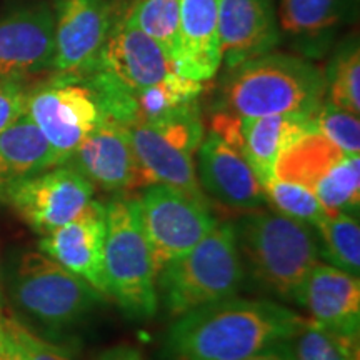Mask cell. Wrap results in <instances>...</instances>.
<instances>
[{"instance_id":"1","label":"cell","mask_w":360,"mask_h":360,"mask_svg":"<svg viewBox=\"0 0 360 360\" xmlns=\"http://www.w3.org/2000/svg\"><path fill=\"white\" fill-rule=\"evenodd\" d=\"M309 319L272 300L229 297L175 317L162 360H244L294 339Z\"/></svg>"},{"instance_id":"2","label":"cell","mask_w":360,"mask_h":360,"mask_svg":"<svg viewBox=\"0 0 360 360\" xmlns=\"http://www.w3.org/2000/svg\"><path fill=\"white\" fill-rule=\"evenodd\" d=\"M326 101V77L309 58L269 52L227 69L219 110L238 117L312 115Z\"/></svg>"},{"instance_id":"3","label":"cell","mask_w":360,"mask_h":360,"mask_svg":"<svg viewBox=\"0 0 360 360\" xmlns=\"http://www.w3.org/2000/svg\"><path fill=\"white\" fill-rule=\"evenodd\" d=\"M233 227L244 272L269 294L295 304L305 277L321 260L312 227L260 209L249 210Z\"/></svg>"},{"instance_id":"4","label":"cell","mask_w":360,"mask_h":360,"mask_svg":"<svg viewBox=\"0 0 360 360\" xmlns=\"http://www.w3.org/2000/svg\"><path fill=\"white\" fill-rule=\"evenodd\" d=\"M245 272L237 249L236 227L217 224L202 240L157 274L159 302L170 317L237 295Z\"/></svg>"},{"instance_id":"5","label":"cell","mask_w":360,"mask_h":360,"mask_svg":"<svg viewBox=\"0 0 360 360\" xmlns=\"http://www.w3.org/2000/svg\"><path fill=\"white\" fill-rule=\"evenodd\" d=\"M107 294L132 321H147L159 310L157 272L141 220L137 199L115 197L105 205Z\"/></svg>"},{"instance_id":"6","label":"cell","mask_w":360,"mask_h":360,"mask_svg":"<svg viewBox=\"0 0 360 360\" xmlns=\"http://www.w3.org/2000/svg\"><path fill=\"white\" fill-rule=\"evenodd\" d=\"M12 295L25 314L53 330L75 326L105 299L42 252L22 255L13 274Z\"/></svg>"},{"instance_id":"7","label":"cell","mask_w":360,"mask_h":360,"mask_svg":"<svg viewBox=\"0 0 360 360\" xmlns=\"http://www.w3.org/2000/svg\"><path fill=\"white\" fill-rule=\"evenodd\" d=\"M276 177L307 187L328 215L359 214V155L345 154L321 134L307 132L287 148L276 165Z\"/></svg>"},{"instance_id":"8","label":"cell","mask_w":360,"mask_h":360,"mask_svg":"<svg viewBox=\"0 0 360 360\" xmlns=\"http://www.w3.org/2000/svg\"><path fill=\"white\" fill-rule=\"evenodd\" d=\"M137 212L155 272L192 250L219 222L209 204L165 184H150L137 199Z\"/></svg>"},{"instance_id":"9","label":"cell","mask_w":360,"mask_h":360,"mask_svg":"<svg viewBox=\"0 0 360 360\" xmlns=\"http://www.w3.org/2000/svg\"><path fill=\"white\" fill-rule=\"evenodd\" d=\"M25 114L52 147L58 165L70 159L75 148L103 119L94 90L84 80L52 77L29 90Z\"/></svg>"},{"instance_id":"10","label":"cell","mask_w":360,"mask_h":360,"mask_svg":"<svg viewBox=\"0 0 360 360\" xmlns=\"http://www.w3.org/2000/svg\"><path fill=\"white\" fill-rule=\"evenodd\" d=\"M96 187L70 164L47 169L12 184L0 193L24 222L47 236L75 219L94 200Z\"/></svg>"},{"instance_id":"11","label":"cell","mask_w":360,"mask_h":360,"mask_svg":"<svg viewBox=\"0 0 360 360\" xmlns=\"http://www.w3.org/2000/svg\"><path fill=\"white\" fill-rule=\"evenodd\" d=\"M53 77L82 80L97 69L112 19L107 0L53 2Z\"/></svg>"},{"instance_id":"12","label":"cell","mask_w":360,"mask_h":360,"mask_svg":"<svg viewBox=\"0 0 360 360\" xmlns=\"http://www.w3.org/2000/svg\"><path fill=\"white\" fill-rule=\"evenodd\" d=\"M210 130L240 152L264 187L276 177V165L283 152L305 134L312 132V127L310 115L238 117L217 110Z\"/></svg>"},{"instance_id":"13","label":"cell","mask_w":360,"mask_h":360,"mask_svg":"<svg viewBox=\"0 0 360 360\" xmlns=\"http://www.w3.org/2000/svg\"><path fill=\"white\" fill-rule=\"evenodd\" d=\"M53 12L45 2L15 8L0 19V80H22L52 70Z\"/></svg>"},{"instance_id":"14","label":"cell","mask_w":360,"mask_h":360,"mask_svg":"<svg viewBox=\"0 0 360 360\" xmlns=\"http://www.w3.org/2000/svg\"><path fill=\"white\" fill-rule=\"evenodd\" d=\"M105 237V205L92 200L77 217L42 236L39 249L72 274L84 278L103 297H109L103 260Z\"/></svg>"},{"instance_id":"15","label":"cell","mask_w":360,"mask_h":360,"mask_svg":"<svg viewBox=\"0 0 360 360\" xmlns=\"http://www.w3.org/2000/svg\"><path fill=\"white\" fill-rule=\"evenodd\" d=\"M65 164L77 169L94 187L102 191L122 192L146 187L129 130L110 117H103Z\"/></svg>"},{"instance_id":"16","label":"cell","mask_w":360,"mask_h":360,"mask_svg":"<svg viewBox=\"0 0 360 360\" xmlns=\"http://www.w3.org/2000/svg\"><path fill=\"white\" fill-rule=\"evenodd\" d=\"M96 70L105 72L130 92H137L167 77L175 69L160 45L125 12L112 24Z\"/></svg>"},{"instance_id":"17","label":"cell","mask_w":360,"mask_h":360,"mask_svg":"<svg viewBox=\"0 0 360 360\" xmlns=\"http://www.w3.org/2000/svg\"><path fill=\"white\" fill-rule=\"evenodd\" d=\"M197 179L204 193L237 210L260 209L267 199L244 157L212 130L197 148Z\"/></svg>"},{"instance_id":"18","label":"cell","mask_w":360,"mask_h":360,"mask_svg":"<svg viewBox=\"0 0 360 360\" xmlns=\"http://www.w3.org/2000/svg\"><path fill=\"white\" fill-rule=\"evenodd\" d=\"M281 39L272 0H220L219 47L227 69L272 52Z\"/></svg>"},{"instance_id":"19","label":"cell","mask_w":360,"mask_h":360,"mask_svg":"<svg viewBox=\"0 0 360 360\" xmlns=\"http://www.w3.org/2000/svg\"><path fill=\"white\" fill-rule=\"evenodd\" d=\"M295 304L309 310L310 321L340 334L359 337V277L319 260L297 292Z\"/></svg>"},{"instance_id":"20","label":"cell","mask_w":360,"mask_h":360,"mask_svg":"<svg viewBox=\"0 0 360 360\" xmlns=\"http://www.w3.org/2000/svg\"><path fill=\"white\" fill-rule=\"evenodd\" d=\"M355 0H278L277 20L304 58H321L354 15Z\"/></svg>"},{"instance_id":"21","label":"cell","mask_w":360,"mask_h":360,"mask_svg":"<svg viewBox=\"0 0 360 360\" xmlns=\"http://www.w3.org/2000/svg\"><path fill=\"white\" fill-rule=\"evenodd\" d=\"M219 7L220 0H179V49L174 69L182 77L205 82L214 79L222 65Z\"/></svg>"},{"instance_id":"22","label":"cell","mask_w":360,"mask_h":360,"mask_svg":"<svg viewBox=\"0 0 360 360\" xmlns=\"http://www.w3.org/2000/svg\"><path fill=\"white\" fill-rule=\"evenodd\" d=\"M132 143L143 184H165L184 192L191 199L209 204L197 179L193 155L169 142L160 132L147 124L125 125Z\"/></svg>"},{"instance_id":"23","label":"cell","mask_w":360,"mask_h":360,"mask_svg":"<svg viewBox=\"0 0 360 360\" xmlns=\"http://www.w3.org/2000/svg\"><path fill=\"white\" fill-rule=\"evenodd\" d=\"M57 165L52 147L25 112L0 132V193L22 179Z\"/></svg>"},{"instance_id":"24","label":"cell","mask_w":360,"mask_h":360,"mask_svg":"<svg viewBox=\"0 0 360 360\" xmlns=\"http://www.w3.org/2000/svg\"><path fill=\"white\" fill-rule=\"evenodd\" d=\"M204 82L170 72L167 77L132 92V124H154L199 101ZM130 124V125H132Z\"/></svg>"},{"instance_id":"25","label":"cell","mask_w":360,"mask_h":360,"mask_svg":"<svg viewBox=\"0 0 360 360\" xmlns=\"http://www.w3.org/2000/svg\"><path fill=\"white\" fill-rule=\"evenodd\" d=\"M323 77H326V101L359 115L360 49L357 37L345 39L337 47Z\"/></svg>"},{"instance_id":"26","label":"cell","mask_w":360,"mask_h":360,"mask_svg":"<svg viewBox=\"0 0 360 360\" xmlns=\"http://www.w3.org/2000/svg\"><path fill=\"white\" fill-rule=\"evenodd\" d=\"M321 257L350 276L360 274V225L352 214H337L317 225Z\"/></svg>"},{"instance_id":"27","label":"cell","mask_w":360,"mask_h":360,"mask_svg":"<svg viewBox=\"0 0 360 360\" xmlns=\"http://www.w3.org/2000/svg\"><path fill=\"white\" fill-rule=\"evenodd\" d=\"M295 360H359V337L309 321L290 340Z\"/></svg>"},{"instance_id":"28","label":"cell","mask_w":360,"mask_h":360,"mask_svg":"<svg viewBox=\"0 0 360 360\" xmlns=\"http://www.w3.org/2000/svg\"><path fill=\"white\" fill-rule=\"evenodd\" d=\"M127 12L174 64L179 49V0H135Z\"/></svg>"},{"instance_id":"29","label":"cell","mask_w":360,"mask_h":360,"mask_svg":"<svg viewBox=\"0 0 360 360\" xmlns=\"http://www.w3.org/2000/svg\"><path fill=\"white\" fill-rule=\"evenodd\" d=\"M265 199L270 202L278 214L285 215L310 227H317L328 217L326 207L321 200L300 184L281 177H274L267 186H264Z\"/></svg>"},{"instance_id":"30","label":"cell","mask_w":360,"mask_h":360,"mask_svg":"<svg viewBox=\"0 0 360 360\" xmlns=\"http://www.w3.org/2000/svg\"><path fill=\"white\" fill-rule=\"evenodd\" d=\"M310 127L312 132L321 134L345 154L359 155L360 120L357 114L323 101L321 107L310 115Z\"/></svg>"},{"instance_id":"31","label":"cell","mask_w":360,"mask_h":360,"mask_svg":"<svg viewBox=\"0 0 360 360\" xmlns=\"http://www.w3.org/2000/svg\"><path fill=\"white\" fill-rule=\"evenodd\" d=\"M0 327L15 342L25 360H74L64 349L40 339L13 317L0 314Z\"/></svg>"},{"instance_id":"32","label":"cell","mask_w":360,"mask_h":360,"mask_svg":"<svg viewBox=\"0 0 360 360\" xmlns=\"http://www.w3.org/2000/svg\"><path fill=\"white\" fill-rule=\"evenodd\" d=\"M29 89L22 80H0V132L25 112Z\"/></svg>"},{"instance_id":"33","label":"cell","mask_w":360,"mask_h":360,"mask_svg":"<svg viewBox=\"0 0 360 360\" xmlns=\"http://www.w3.org/2000/svg\"><path fill=\"white\" fill-rule=\"evenodd\" d=\"M96 360H146V357H143L141 349L129 344H119L103 350Z\"/></svg>"},{"instance_id":"34","label":"cell","mask_w":360,"mask_h":360,"mask_svg":"<svg viewBox=\"0 0 360 360\" xmlns=\"http://www.w3.org/2000/svg\"><path fill=\"white\" fill-rule=\"evenodd\" d=\"M244 360H295L294 352H292L290 340L281 342V344L272 345V347L262 350V352L252 355L249 359Z\"/></svg>"},{"instance_id":"35","label":"cell","mask_w":360,"mask_h":360,"mask_svg":"<svg viewBox=\"0 0 360 360\" xmlns=\"http://www.w3.org/2000/svg\"><path fill=\"white\" fill-rule=\"evenodd\" d=\"M0 360H25L15 342L0 327Z\"/></svg>"}]
</instances>
